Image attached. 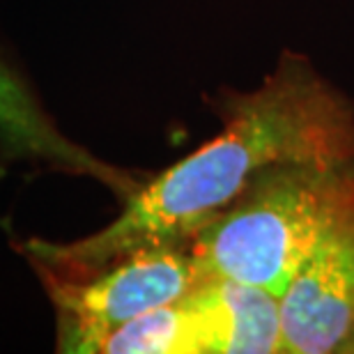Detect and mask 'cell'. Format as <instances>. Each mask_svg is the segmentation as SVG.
<instances>
[{"mask_svg": "<svg viewBox=\"0 0 354 354\" xmlns=\"http://www.w3.org/2000/svg\"><path fill=\"white\" fill-rule=\"evenodd\" d=\"M104 354H201L194 308L180 297L124 322L104 338Z\"/></svg>", "mask_w": 354, "mask_h": 354, "instance_id": "52a82bcc", "label": "cell"}, {"mask_svg": "<svg viewBox=\"0 0 354 354\" xmlns=\"http://www.w3.org/2000/svg\"><path fill=\"white\" fill-rule=\"evenodd\" d=\"M221 131L122 201L106 228L76 242L28 239L32 265L86 276L154 246H189L196 232L274 164L354 159V99L299 51L279 53L251 90H218Z\"/></svg>", "mask_w": 354, "mask_h": 354, "instance_id": "6da1fadb", "label": "cell"}, {"mask_svg": "<svg viewBox=\"0 0 354 354\" xmlns=\"http://www.w3.org/2000/svg\"><path fill=\"white\" fill-rule=\"evenodd\" d=\"M279 308L286 354H354V189Z\"/></svg>", "mask_w": 354, "mask_h": 354, "instance_id": "277c9868", "label": "cell"}, {"mask_svg": "<svg viewBox=\"0 0 354 354\" xmlns=\"http://www.w3.org/2000/svg\"><path fill=\"white\" fill-rule=\"evenodd\" d=\"M37 161L53 171L90 175L120 201L138 189V180L76 145L58 129L21 72L0 53V164Z\"/></svg>", "mask_w": 354, "mask_h": 354, "instance_id": "5b68a950", "label": "cell"}, {"mask_svg": "<svg viewBox=\"0 0 354 354\" xmlns=\"http://www.w3.org/2000/svg\"><path fill=\"white\" fill-rule=\"evenodd\" d=\"M58 315V352H99L124 322L184 297L203 272L189 246H154L113 260L86 276L32 265Z\"/></svg>", "mask_w": 354, "mask_h": 354, "instance_id": "3957f363", "label": "cell"}, {"mask_svg": "<svg viewBox=\"0 0 354 354\" xmlns=\"http://www.w3.org/2000/svg\"><path fill=\"white\" fill-rule=\"evenodd\" d=\"M352 189L354 159L274 164L196 232L189 251L205 276L281 297Z\"/></svg>", "mask_w": 354, "mask_h": 354, "instance_id": "7a4b0ae2", "label": "cell"}, {"mask_svg": "<svg viewBox=\"0 0 354 354\" xmlns=\"http://www.w3.org/2000/svg\"><path fill=\"white\" fill-rule=\"evenodd\" d=\"M201 354H286L279 297L223 276H203L184 295Z\"/></svg>", "mask_w": 354, "mask_h": 354, "instance_id": "8992f818", "label": "cell"}]
</instances>
